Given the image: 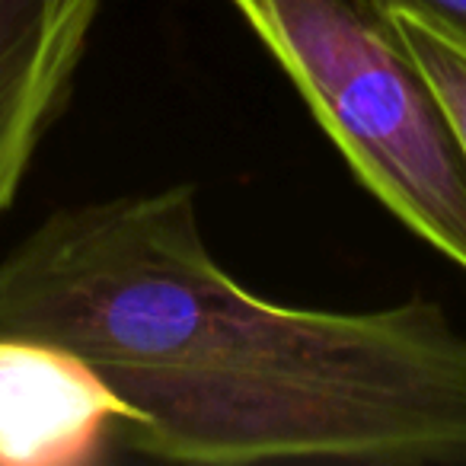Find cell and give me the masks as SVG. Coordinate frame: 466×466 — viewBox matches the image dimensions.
I'll list each match as a JSON object with an SVG mask.
<instances>
[{
	"mask_svg": "<svg viewBox=\"0 0 466 466\" xmlns=\"http://www.w3.org/2000/svg\"><path fill=\"white\" fill-rule=\"evenodd\" d=\"M383 4L393 14L415 16L466 48V0H383Z\"/></svg>",
	"mask_w": 466,
	"mask_h": 466,
	"instance_id": "obj_6",
	"label": "cell"
},
{
	"mask_svg": "<svg viewBox=\"0 0 466 466\" xmlns=\"http://www.w3.org/2000/svg\"><path fill=\"white\" fill-rule=\"evenodd\" d=\"M361 186L466 272V147L383 0H230Z\"/></svg>",
	"mask_w": 466,
	"mask_h": 466,
	"instance_id": "obj_2",
	"label": "cell"
},
{
	"mask_svg": "<svg viewBox=\"0 0 466 466\" xmlns=\"http://www.w3.org/2000/svg\"><path fill=\"white\" fill-rule=\"evenodd\" d=\"M400 23L402 35L412 46L415 58L421 61L425 74L431 77L434 90L441 93L453 125L460 131V141L466 147V48L441 35L438 29L425 26L421 20L406 14H393Z\"/></svg>",
	"mask_w": 466,
	"mask_h": 466,
	"instance_id": "obj_5",
	"label": "cell"
},
{
	"mask_svg": "<svg viewBox=\"0 0 466 466\" xmlns=\"http://www.w3.org/2000/svg\"><path fill=\"white\" fill-rule=\"evenodd\" d=\"M135 419V409L77 351L0 336V466L93 463Z\"/></svg>",
	"mask_w": 466,
	"mask_h": 466,
	"instance_id": "obj_3",
	"label": "cell"
},
{
	"mask_svg": "<svg viewBox=\"0 0 466 466\" xmlns=\"http://www.w3.org/2000/svg\"><path fill=\"white\" fill-rule=\"evenodd\" d=\"M103 0H0V214L67 103Z\"/></svg>",
	"mask_w": 466,
	"mask_h": 466,
	"instance_id": "obj_4",
	"label": "cell"
},
{
	"mask_svg": "<svg viewBox=\"0 0 466 466\" xmlns=\"http://www.w3.org/2000/svg\"><path fill=\"white\" fill-rule=\"evenodd\" d=\"M0 336L65 345L169 463L466 466V332L431 300H268L208 249L192 186L48 214L0 259Z\"/></svg>",
	"mask_w": 466,
	"mask_h": 466,
	"instance_id": "obj_1",
	"label": "cell"
}]
</instances>
